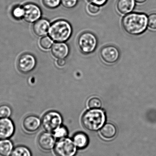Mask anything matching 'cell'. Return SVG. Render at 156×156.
Wrapping results in <instances>:
<instances>
[{"label":"cell","instance_id":"obj_1","mask_svg":"<svg viewBox=\"0 0 156 156\" xmlns=\"http://www.w3.org/2000/svg\"><path fill=\"white\" fill-rule=\"evenodd\" d=\"M148 19L143 13H129L122 19L123 29L129 34L137 35L144 33L147 29Z\"/></svg>","mask_w":156,"mask_h":156},{"label":"cell","instance_id":"obj_2","mask_svg":"<svg viewBox=\"0 0 156 156\" xmlns=\"http://www.w3.org/2000/svg\"><path fill=\"white\" fill-rule=\"evenodd\" d=\"M72 32L71 24L64 20H60L54 23L49 30L51 38L55 41L59 43H63L69 40Z\"/></svg>","mask_w":156,"mask_h":156},{"label":"cell","instance_id":"obj_3","mask_svg":"<svg viewBox=\"0 0 156 156\" xmlns=\"http://www.w3.org/2000/svg\"><path fill=\"white\" fill-rule=\"evenodd\" d=\"M105 119V115L103 110L91 109L84 114L82 123L87 129L90 131H96L103 126Z\"/></svg>","mask_w":156,"mask_h":156},{"label":"cell","instance_id":"obj_4","mask_svg":"<svg viewBox=\"0 0 156 156\" xmlns=\"http://www.w3.org/2000/svg\"><path fill=\"white\" fill-rule=\"evenodd\" d=\"M62 118L60 114L56 111H51L44 114L41 120V124L46 132H53L61 126Z\"/></svg>","mask_w":156,"mask_h":156},{"label":"cell","instance_id":"obj_5","mask_svg":"<svg viewBox=\"0 0 156 156\" xmlns=\"http://www.w3.org/2000/svg\"><path fill=\"white\" fill-rule=\"evenodd\" d=\"M77 44L82 52L88 54L93 52L96 48L97 39L92 33L84 32L79 36Z\"/></svg>","mask_w":156,"mask_h":156},{"label":"cell","instance_id":"obj_6","mask_svg":"<svg viewBox=\"0 0 156 156\" xmlns=\"http://www.w3.org/2000/svg\"><path fill=\"white\" fill-rule=\"evenodd\" d=\"M54 150L57 156H73L76 153V147L72 140L65 137L55 143Z\"/></svg>","mask_w":156,"mask_h":156},{"label":"cell","instance_id":"obj_7","mask_svg":"<svg viewBox=\"0 0 156 156\" xmlns=\"http://www.w3.org/2000/svg\"><path fill=\"white\" fill-rule=\"evenodd\" d=\"M36 65V60L33 55L24 54L20 56L18 62V69L22 73H27L31 72Z\"/></svg>","mask_w":156,"mask_h":156},{"label":"cell","instance_id":"obj_8","mask_svg":"<svg viewBox=\"0 0 156 156\" xmlns=\"http://www.w3.org/2000/svg\"><path fill=\"white\" fill-rule=\"evenodd\" d=\"M24 14L23 18L26 21L30 23L39 20L41 12L39 7L33 3H28L23 7Z\"/></svg>","mask_w":156,"mask_h":156},{"label":"cell","instance_id":"obj_9","mask_svg":"<svg viewBox=\"0 0 156 156\" xmlns=\"http://www.w3.org/2000/svg\"><path fill=\"white\" fill-rule=\"evenodd\" d=\"M100 55L103 61L107 63L113 64L118 60L119 53L115 46L108 45L101 49Z\"/></svg>","mask_w":156,"mask_h":156},{"label":"cell","instance_id":"obj_10","mask_svg":"<svg viewBox=\"0 0 156 156\" xmlns=\"http://www.w3.org/2000/svg\"><path fill=\"white\" fill-rule=\"evenodd\" d=\"M38 144L40 148L44 151H50L55 146L54 136L50 132H43L38 137Z\"/></svg>","mask_w":156,"mask_h":156},{"label":"cell","instance_id":"obj_11","mask_svg":"<svg viewBox=\"0 0 156 156\" xmlns=\"http://www.w3.org/2000/svg\"><path fill=\"white\" fill-rule=\"evenodd\" d=\"M15 127L9 118H0V140L7 139L13 135Z\"/></svg>","mask_w":156,"mask_h":156},{"label":"cell","instance_id":"obj_12","mask_svg":"<svg viewBox=\"0 0 156 156\" xmlns=\"http://www.w3.org/2000/svg\"><path fill=\"white\" fill-rule=\"evenodd\" d=\"M41 119L34 115L26 117L23 121L22 126L24 130L29 133H33L37 131L41 126Z\"/></svg>","mask_w":156,"mask_h":156},{"label":"cell","instance_id":"obj_13","mask_svg":"<svg viewBox=\"0 0 156 156\" xmlns=\"http://www.w3.org/2000/svg\"><path fill=\"white\" fill-rule=\"evenodd\" d=\"M51 52L55 58L64 59L69 54V47L64 43H57L52 46Z\"/></svg>","mask_w":156,"mask_h":156},{"label":"cell","instance_id":"obj_14","mask_svg":"<svg viewBox=\"0 0 156 156\" xmlns=\"http://www.w3.org/2000/svg\"><path fill=\"white\" fill-rule=\"evenodd\" d=\"M136 6L135 0H118L116 8L119 13L127 14L130 13Z\"/></svg>","mask_w":156,"mask_h":156},{"label":"cell","instance_id":"obj_15","mask_svg":"<svg viewBox=\"0 0 156 156\" xmlns=\"http://www.w3.org/2000/svg\"><path fill=\"white\" fill-rule=\"evenodd\" d=\"M50 23L47 20L41 19L36 21L33 26V30L38 36H43L49 32Z\"/></svg>","mask_w":156,"mask_h":156},{"label":"cell","instance_id":"obj_16","mask_svg":"<svg viewBox=\"0 0 156 156\" xmlns=\"http://www.w3.org/2000/svg\"><path fill=\"white\" fill-rule=\"evenodd\" d=\"M117 130L115 125L112 123L105 124L100 129V134L104 138L109 139L114 138L116 134Z\"/></svg>","mask_w":156,"mask_h":156},{"label":"cell","instance_id":"obj_17","mask_svg":"<svg viewBox=\"0 0 156 156\" xmlns=\"http://www.w3.org/2000/svg\"><path fill=\"white\" fill-rule=\"evenodd\" d=\"M13 144L7 139L0 140V156H9L13 151Z\"/></svg>","mask_w":156,"mask_h":156},{"label":"cell","instance_id":"obj_18","mask_svg":"<svg viewBox=\"0 0 156 156\" xmlns=\"http://www.w3.org/2000/svg\"><path fill=\"white\" fill-rule=\"evenodd\" d=\"M88 138L84 133L79 132L76 133L73 137V142L76 147L80 148H84L88 144Z\"/></svg>","mask_w":156,"mask_h":156},{"label":"cell","instance_id":"obj_19","mask_svg":"<svg viewBox=\"0 0 156 156\" xmlns=\"http://www.w3.org/2000/svg\"><path fill=\"white\" fill-rule=\"evenodd\" d=\"M11 156H32V154L27 147L20 146L16 147L13 150Z\"/></svg>","mask_w":156,"mask_h":156},{"label":"cell","instance_id":"obj_20","mask_svg":"<svg viewBox=\"0 0 156 156\" xmlns=\"http://www.w3.org/2000/svg\"><path fill=\"white\" fill-rule=\"evenodd\" d=\"M11 114V108L9 106L6 105L0 106V118H8Z\"/></svg>","mask_w":156,"mask_h":156},{"label":"cell","instance_id":"obj_21","mask_svg":"<svg viewBox=\"0 0 156 156\" xmlns=\"http://www.w3.org/2000/svg\"><path fill=\"white\" fill-rule=\"evenodd\" d=\"M53 133L55 138L62 139L66 137L68 134V131L67 129L64 127L60 126L55 129Z\"/></svg>","mask_w":156,"mask_h":156},{"label":"cell","instance_id":"obj_22","mask_svg":"<svg viewBox=\"0 0 156 156\" xmlns=\"http://www.w3.org/2000/svg\"><path fill=\"white\" fill-rule=\"evenodd\" d=\"M88 106L91 109H98L102 106V102L98 98H92L88 101Z\"/></svg>","mask_w":156,"mask_h":156},{"label":"cell","instance_id":"obj_23","mask_svg":"<svg viewBox=\"0 0 156 156\" xmlns=\"http://www.w3.org/2000/svg\"><path fill=\"white\" fill-rule=\"evenodd\" d=\"M40 44L43 49L47 50L52 46L53 41L51 38L48 36H46L41 39Z\"/></svg>","mask_w":156,"mask_h":156},{"label":"cell","instance_id":"obj_24","mask_svg":"<svg viewBox=\"0 0 156 156\" xmlns=\"http://www.w3.org/2000/svg\"><path fill=\"white\" fill-rule=\"evenodd\" d=\"M44 6L49 9H55L59 6L61 0H42Z\"/></svg>","mask_w":156,"mask_h":156},{"label":"cell","instance_id":"obj_25","mask_svg":"<svg viewBox=\"0 0 156 156\" xmlns=\"http://www.w3.org/2000/svg\"><path fill=\"white\" fill-rule=\"evenodd\" d=\"M24 11L23 8L16 7L13 9L12 14L13 17L16 19H20L24 16Z\"/></svg>","mask_w":156,"mask_h":156},{"label":"cell","instance_id":"obj_26","mask_svg":"<svg viewBox=\"0 0 156 156\" xmlns=\"http://www.w3.org/2000/svg\"><path fill=\"white\" fill-rule=\"evenodd\" d=\"M78 0H61L62 5L66 9H73L77 4Z\"/></svg>","mask_w":156,"mask_h":156},{"label":"cell","instance_id":"obj_27","mask_svg":"<svg viewBox=\"0 0 156 156\" xmlns=\"http://www.w3.org/2000/svg\"><path fill=\"white\" fill-rule=\"evenodd\" d=\"M148 25L150 29L156 30V13L150 14L148 18Z\"/></svg>","mask_w":156,"mask_h":156},{"label":"cell","instance_id":"obj_28","mask_svg":"<svg viewBox=\"0 0 156 156\" xmlns=\"http://www.w3.org/2000/svg\"><path fill=\"white\" fill-rule=\"evenodd\" d=\"M100 10L99 6L95 4L90 3L87 6V11L91 14H96Z\"/></svg>","mask_w":156,"mask_h":156},{"label":"cell","instance_id":"obj_29","mask_svg":"<svg viewBox=\"0 0 156 156\" xmlns=\"http://www.w3.org/2000/svg\"><path fill=\"white\" fill-rule=\"evenodd\" d=\"M87 1L90 2V3L98 5L100 7L105 5L108 0H87Z\"/></svg>","mask_w":156,"mask_h":156},{"label":"cell","instance_id":"obj_30","mask_svg":"<svg viewBox=\"0 0 156 156\" xmlns=\"http://www.w3.org/2000/svg\"><path fill=\"white\" fill-rule=\"evenodd\" d=\"M65 64L66 61L64 59H59L57 61V64L59 66H63Z\"/></svg>","mask_w":156,"mask_h":156},{"label":"cell","instance_id":"obj_31","mask_svg":"<svg viewBox=\"0 0 156 156\" xmlns=\"http://www.w3.org/2000/svg\"><path fill=\"white\" fill-rule=\"evenodd\" d=\"M136 2L139 3H143L146 2L147 0H135Z\"/></svg>","mask_w":156,"mask_h":156}]
</instances>
